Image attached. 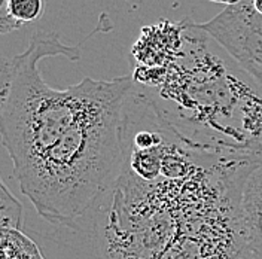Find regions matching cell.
I'll list each match as a JSON object with an SVG mask.
<instances>
[{
    "instance_id": "cell-1",
    "label": "cell",
    "mask_w": 262,
    "mask_h": 259,
    "mask_svg": "<svg viewBox=\"0 0 262 259\" xmlns=\"http://www.w3.org/2000/svg\"><path fill=\"white\" fill-rule=\"evenodd\" d=\"M111 30L101 14L76 47L57 33H37L29 48L2 61L0 131L21 192L43 219L70 224L119 180L127 162L125 109L131 76L85 78L66 90L43 81L39 61L63 55L78 61L82 45Z\"/></svg>"
},
{
    "instance_id": "cell-2",
    "label": "cell",
    "mask_w": 262,
    "mask_h": 259,
    "mask_svg": "<svg viewBox=\"0 0 262 259\" xmlns=\"http://www.w3.org/2000/svg\"><path fill=\"white\" fill-rule=\"evenodd\" d=\"M195 27L213 37L262 88V15L252 0L228 5Z\"/></svg>"
},
{
    "instance_id": "cell-3",
    "label": "cell",
    "mask_w": 262,
    "mask_h": 259,
    "mask_svg": "<svg viewBox=\"0 0 262 259\" xmlns=\"http://www.w3.org/2000/svg\"><path fill=\"white\" fill-rule=\"evenodd\" d=\"M238 221L245 242L262 258V164L246 176L242 185Z\"/></svg>"
},
{
    "instance_id": "cell-4",
    "label": "cell",
    "mask_w": 262,
    "mask_h": 259,
    "mask_svg": "<svg viewBox=\"0 0 262 259\" xmlns=\"http://www.w3.org/2000/svg\"><path fill=\"white\" fill-rule=\"evenodd\" d=\"M45 12V0H0V33L19 30Z\"/></svg>"
},
{
    "instance_id": "cell-5",
    "label": "cell",
    "mask_w": 262,
    "mask_h": 259,
    "mask_svg": "<svg viewBox=\"0 0 262 259\" xmlns=\"http://www.w3.org/2000/svg\"><path fill=\"white\" fill-rule=\"evenodd\" d=\"M2 259H45L39 246L18 229H0Z\"/></svg>"
},
{
    "instance_id": "cell-6",
    "label": "cell",
    "mask_w": 262,
    "mask_h": 259,
    "mask_svg": "<svg viewBox=\"0 0 262 259\" xmlns=\"http://www.w3.org/2000/svg\"><path fill=\"white\" fill-rule=\"evenodd\" d=\"M0 227L23 231V204L9 192L3 180H0Z\"/></svg>"
},
{
    "instance_id": "cell-7",
    "label": "cell",
    "mask_w": 262,
    "mask_h": 259,
    "mask_svg": "<svg viewBox=\"0 0 262 259\" xmlns=\"http://www.w3.org/2000/svg\"><path fill=\"white\" fill-rule=\"evenodd\" d=\"M252 3H253V8H255V11H256L258 14H261L262 15V0H252Z\"/></svg>"
},
{
    "instance_id": "cell-8",
    "label": "cell",
    "mask_w": 262,
    "mask_h": 259,
    "mask_svg": "<svg viewBox=\"0 0 262 259\" xmlns=\"http://www.w3.org/2000/svg\"><path fill=\"white\" fill-rule=\"evenodd\" d=\"M212 2H219V3H225V5L228 6V5H232V3H237V2H240V0H212Z\"/></svg>"
}]
</instances>
